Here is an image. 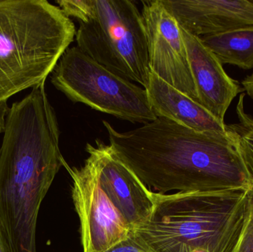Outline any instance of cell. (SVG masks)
<instances>
[{"label": "cell", "mask_w": 253, "mask_h": 252, "mask_svg": "<svg viewBox=\"0 0 253 252\" xmlns=\"http://www.w3.org/2000/svg\"><path fill=\"white\" fill-rule=\"evenodd\" d=\"M110 145L159 194L244 189L253 183L227 135L199 133L165 118L120 132L103 121Z\"/></svg>", "instance_id": "cell-1"}, {"label": "cell", "mask_w": 253, "mask_h": 252, "mask_svg": "<svg viewBox=\"0 0 253 252\" xmlns=\"http://www.w3.org/2000/svg\"><path fill=\"white\" fill-rule=\"evenodd\" d=\"M0 146V223L13 252H37L42 203L65 158L45 83L9 109Z\"/></svg>", "instance_id": "cell-2"}, {"label": "cell", "mask_w": 253, "mask_h": 252, "mask_svg": "<svg viewBox=\"0 0 253 252\" xmlns=\"http://www.w3.org/2000/svg\"><path fill=\"white\" fill-rule=\"evenodd\" d=\"M76 34L48 1L0 0V103L45 82Z\"/></svg>", "instance_id": "cell-3"}, {"label": "cell", "mask_w": 253, "mask_h": 252, "mask_svg": "<svg viewBox=\"0 0 253 252\" xmlns=\"http://www.w3.org/2000/svg\"><path fill=\"white\" fill-rule=\"evenodd\" d=\"M249 190L154 192L148 223L136 231L158 252H231Z\"/></svg>", "instance_id": "cell-4"}, {"label": "cell", "mask_w": 253, "mask_h": 252, "mask_svg": "<svg viewBox=\"0 0 253 252\" xmlns=\"http://www.w3.org/2000/svg\"><path fill=\"white\" fill-rule=\"evenodd\" d=\"M59 8L80 22L77 47L111 72L147 89V34L141 12L130 0H59Z\"/></svg>", "instance_id": "cell-5"}, {"label": "cell", "mask_w": 253, "mask_h": 252, "mask_svg": "<svg viewBox=\"0 0 253 252\" xmlns=\"http://www.w3.org/2000/svg\"><path fill=\"white\" fill-rule=\"evenodd\" d=\"M50 80L73 102L120 119L144 124L158 118L145 89L104 68L77 46L63 53Z\"/></svg>", "instance_id": "cell-6"}, {"label": "cell", "mask_w": 253, "mask_h": 252, "mask_svg": "<svg viewBox=\"0 0 253 252\" xmlns=\"http://www.w3.org/2000/svg\"><path fill=\"white\" fill-rule=\"evenodd\" d=\"M63 167L72 180V198L80 222L83 252H105L133 232L101 185L87 158L82 167Z\"/></svg>", "instance_id": "cell-7"}, {"label": "cell", "mask_w": 253, "mask_h": 252, "mask_svg": "<svg viewBox=\"0 0 253 252\" xmlns=\"http://www.w3.org/2000/svg\"><path fill=\"white\" fill-rule=\"evenodd\" d=\"M141 4L150 71L199 103L179 24L162 0L142 1Z\"/></svg>", "instance_id": "cell-8"}, {"label": "cell", "mask_w": 253, "mask_h": 252, "mask_svg": "<svg viewBox=\"0 0 253 252\" xmlns=\"http://www.w3.org/2000/svg\"><path fill=\"white\" fill-rule=\"evenodd\" d=\"M86 152L101 185L133 231L145 226L155 208L154 192L117 155L111 145L96 140Z\"/></svg>", "instance_id": "cell-9"}, {"label": "cell", "mask_w": 253, "mask_h": 252, "mask_svg": "<svg viewBox=\"0 0 253 252\" xmlns=\"http://www.w3.org/2000/svg\"><path fill=\"white\" fill-rule=\"evenodd\" d=\"M199 105L221 123L235 98L244 92L199 37L181 28Z\"/></svg>", "instance_id": "cell-10"}, {"label": "cell", "mask_w": 253, "mask_h": 252, "mask_svg": "<svg viewBox=\"0 0 253 252\" xmlns=\"http://www.w3.org/2000/svg\"><path fill=\"white\" fill-rule=\"evenodd\" d=\"M180 27L196 36L253 26L252 0H162Z\"/></svg>", "instance_id": "cell-11"}, {"label": "cell", "mask_w": 253, "mask_h": 252, "mask_svg": "<svg viewBox=\"0 0 253 252\" xmlns=\"http://www.w3.org/2000/svg\"><path fill=\"white\" fill-rule=\"evenodd\" d=\"M153 112L158 118L170 120L199 133L226 135L221 123L202 105L150 72L146 89Z\"/></svg>", "instance_id": "cell-12"}, {"label": "cell", "mask_w": 253, "mask_h": 252, "mask_svg": "<svg viewBox=\"0 0 253 252\" xmlns=\"http://www.w3.org/2000/svg\"><path fill=\"white\" fill-rule=\"evenodd\" d=\"M222 65L253 69V26L200 37Z\"/></svg>", "instance_id": "cell-13"}, {"label": "cell", "mask_w": 253, "mask_h": 252, "mask_svg": "<svg viewBox=\"0 0 253 252\" xmlns=\"http://www.w3.org/2000/svg\"><path fill=\"white\" fill-rule=\"evenodd\" d=\"M245 94L241 93L236 105L239 121L225 124L226 133L236 146L253 183V115L245 109Z\"/></svg>", "instance_id": "cell-14"}, {"label": "cell", "mask_w": 253, "mask_h": 252, "mask_svg": "<svg viewBox=\"0 0 253 252\" xmlns=\"http://www.w3.org/2000/svg\"><path fill=\"white\" fill-rule=\"evenodd\" d=\"M231 252H253V187L248 192L242 229Z\"/></svg>", "instance_id": "cell-15"}, {"label": "cell", "mask_w": 253, "mask_h": 252, "mask_svg": "<svg viewBox=\"0 0 253 252\" xmlns=\"http://www.w3.org/2000/svg\"><path fill=\"white\" fill-rule=\"evenodd\" d=\"M105 252H158L136 231Z\"/></svg>", "instance_id": "cell-16"}, {"label": "cell", "mask_w": 253, "mask_h": 252, "mask_svg": "<svg viewBox=\"0 0 253 252\" xmlns=\"http://www.w3.org/2000/svg\"><path fill=\"white\" fill-rule=\"evenodd\" d=\"M0 252H13L8 238L0 223Z\"/></svg>", "instance_id": "cell-17"}, {"label": "cell", "mask_w": 253, "mask_h": 252, "mask_svg": "<svg viewBox=\"0 0 253 252\" xmlns=\"http://www.w3.org/2000/svg\"><path fill=\"white\" fill-rule=\"evenodd\" d=\"M9 108L7 102L0 103V133H3L5 124L6 117L8 113Z\"/></svg>", "instance_id": "cell-18"}, {"label": "cell", "mask_w": 253, "mask_h": 252, "mask_svg": "<svg viewBox=\"0 0 253 252\" xmlns=\"http://www.w3.org/2000/svg\"><path fill=\"white\" fill-rule=\"evenodd\" d=\"M242 84L244 91H246L248 96L253 99V72L251 75L245 77Z\"/></svg>", "instance_id": "cell-19"}, {"label": "cell", "mask_w": 253, "mask_h": 252, "mask_svg": "<svg viewBox=\"0 0 253 252\" xmlns=\"http://www.w3.org/2000/svg\"><path fill=\"white\" fill-rule=\"evenodd\" d=\"M252 1H253V0H252Z\"/></svg>", "instance_id": "cell-20"}]
</instances>
